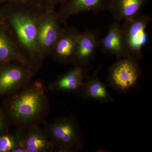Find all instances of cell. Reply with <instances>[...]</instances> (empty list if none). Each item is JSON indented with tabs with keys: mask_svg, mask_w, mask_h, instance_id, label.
I'll use <instances>...</instances> for the list:
<instances>
[{
	"mask_svg": "<svg viewBox=\"0 0 152 152\" xmlns=\"http://www.w3.org/2000/svg\"><path fill=\"white\" fill-rule=\"evenodd\" d=\"M11 125L2 107H0V135L10 132Z\"/></svg>",
	"mask_w": 152,
	"mask_h": 152,
	"instance_id": "18",
	"label": "cell"
},
{
	"mask_svg": "<svg viewBox=\"0 0 152 152\" xmlns=\"http://www.w3.org/2000/svg\"><path fill=\"white\" fill-rule=\"evenodd\" d=\"M8 62L22 63L33 68L13 42L4 34L0 33V62Z\"/></svg>",
	"mask_w": 152,
	"mask_h": 152,
	"instance_id": "16",
	"label": "cell"
},
{
	"mask_svg": "<svg viewBox=\"0 0 152 152\" xmlns=\"http://www.w3.org/2000/svg\"><path fill=\"white\" fill-rule=\"evenodd\" d=\"M10 2H37L38 0H9Z\"/></svg>",
	"mask_w": 152,
	"mask_h": 152,
	"instance_id": "20",
	"label": "cell"
},
{
	"mask_svg": "<svg viewBox=\"0 0 152 152\" xmlns=\"http://www.w3.org/2000/svg\"><path fill=\"white\" fill-rule=\"evenodd\" d=\"M101 67L100 66L94 73L86 76L83 85L75 92L79 97L84 100H95L102 103L114 102L113 97L107 85L99 78L98 73Z\"/></svg>",
	"mask_w": 152,
	"mask_h": 152,
	"instance_id": "10",
	"label": "cell"
},
{
	"mask_svg": "<svg viewBox=\"0 0 152 152\" xmlns=\"http://www.w3.org/2000/svg\"><path fill=\"white\" fill-rule=\"evenodd\" d=\"M24 132L15 129L0 135V152H26L23 142Z\"/></svg>",
	"mask_w": 152,
	"mask_h": 152,
	"instance_id": "17",
	"label": "cell"
},
{
	"mask_svg": "<svg viewBox=\"0 0 152 152\" xmlns=\"http://www.w3.org/2000/svg\"><path fill=\"white\" fill-rule=\"evenodd\" d=\"M23 142L26 152H56L46 134L39 126L24 131Z\"/></svg>",
	"mask_w": 152,
	"mask_h": 152,
	"instance_id": "14",
	"label": "cell"
},
{
	"mask_svg": "<svg viewBox=\"0 0 152 152\" xmlns=\"http://www.w3.org/2000/svg\"><path fill=\"white\" fill-rule=\"evenodd\" d=\"M101 35L99 31L86 28L80 33L77 41V49L72 63L75 66L88 68L99 49Z\"/></svg>",
	"mask_w": 152,
	"mask_h": 152,
	"instance_id": "8",
	"label": "cell"
},
{
	"mask_svg": "<svg viewBox=\"0 0 152 152\" xmlns=\"http://www.w3.org/2000/svg\"><path fill=\"white\" fill-rule=\"evenodd\" d=\"M141 76L139 61L127 56L117 60L110 68L107 82L116 91L125 93L137 85Z\"/></svg>",
	"mask_w": 152,
	"mask_h": 152,
	"instance_id": "5",
	"label": "cell"
},
{
	"mask_svg": "<svg viewBox=\"0 0 152 152\" xmlns=\"http://www.w3.org/2000/svg\"><path fill=\"white\" fill-rule=\"evenodd\" d=\"M99 49L103 53L115 56L117 60L127 57L120 22L115 21L110 24L105 36L101 38Z\"/></svg>",
	"mask_w": 152,
	"mask_h": 152,
	"instance_id": "12",
	"label": "cell"
},
{
	"mask_svg": "<svg viewBox=\"0 0 152 152\" xmlns=\"http://www.w3.org/2000/svg\"><path fill=\"white\" fill-rule=\"evenodd\" d=\"M56 14L54 11L45 12L39 23L38 44L41 58L52 55L63 28Z\"/></svg>",
	"mask_w": 152,
	"mask_h": 152,
	"instance_id": "7",
	"label": "cell"
},
{
	"mask_svg": "<svg viewBox=\"0 0 152 152\" xmlns=\"http://www.w3.org/2000/svg\"><path fill=\"white\" fill-rule=\"evenodd\" d=\"M0 66V98L18 91L33 80L35 70L18 62H4Z\"/></svg>",
	"mask_w": 152,
	"mask_h": 152,
	"instance_id": "6",
	"label": "cell"
},
{
	"mask_svg": "<svg viewBox=\"0 0 152 152\" xmlns=\"http://www.w3.org/2000/svg\"><path fill=\"white\" fill-rule=\"evenodd\" d=\"M80 33L73 28L62 29L52 54L56 62L62 64L72 63Z\"/></svg>",
	"mask_w": 152,
	"mask_h": 152,
	"instance_id": "11",
	"label": "cell"
},
{
	"mask_svg": "<svg viewBox=\"0 0 152 152\" xmlns=\"http://www.w3.org/2000/svg\"><path fill=\"white\" fill-rule=\"evenodd\" d=\"M62 0H38V3L45 12L54 11L56 6Z\"/></svg>",
	"mask_w": 152,
	"mask_h": 152,
	"instance_id": "19",
	"label": "cell"
},
{
	"mask_svg": "<svg viewBox=\"0 0 152 152\" xmlns=\"http://www.w3.org/2000/svg\"><path fill=\"white\" fill-rule=\"evenodd\" d=\"M1 107L11 126L18 129L43 124L50 111L48 88L42 81L33 80L5 96Z\"/></svg>",
	"mask_w": 152,
	"mask_h": 152,
	"instance_id": "1",
	"label": "cell"
},
{
	"mask_svg": "<svg viewBox=\"0 0 152 152\" xmlns=\"http://www.w3.org/2000/svg\"><path fill=\"white\" fill-rule=\"evenodd\" d=\"M43 129L58 152H77L83 149L85 141L77 118L73 115L45 122Z\"/></svg>",
	"mask_w": 152,
	"mask_h": 152,
	"instance_id": "3",
	"label": "cell"
},
{
	"mask_svg": "<svg viewBox=\"0 0 152 152\" xmlns=\"http://www.w3.org/2000/svg\"><path fill=\"white\" fill-rule=\"evenodd\" d=\"M152 20L150 16L140 13L123 21L121 28L127 56L139 61L142 58V50L148 42L147 28Z\"/></svg>",
	"mask_w": 152,
	"mask_h": 152,
	"instance_id": "4",
	"label": "cell"
},
{
	"mask_svg": "<svg viewBox=\"0 0 152 152\" xmlns=\"http://www.w3.org/2000/svg\"><path fill=\"white\" fill-rule=\"evenodd\" d=\"M12 15L10 22L18 40L25 50L24 56L35 69H38L42 59L39 51L38 34L42 15H34L40 7L37 2H10Z\"/></svg>",
	"mask_w": 152,
	"mask_h": 152,
	"instance_id": "2",
	"label": "cell"
},
{
	"mask_svg": "<svg viewBox=\"0 0 152 152\" xmlns=\"http://www.w3.org/2000/svg\"><path fill=\"white\" fill-rule=\"evenodd\" d=\"M148 0H111L108 11L115 21L121 22L140 13Z\"/></svg>",
	"mask_w": 152,
	"mask_h": 152,
	"instance_id": "15",
	"label": "cell"
},
{
	"mask_svg": "<svg viewBox=\"0 0 152 152\" xmlns=\"http://www.w3.org/2000/svg\"><path fill=\"white\" fill-rule=\"evenodd\" d=\"M87 69L88 68L75 66L51 83L48 89L53 92L75 93L83 83L87 75Z\"/></svg>",
	"mask_w": 152,
	"mask_h": 152,
	"instance_id": "13",
	"label": "cell"
},
{
	"mask_svg": "<svg viewBox=\"0 0 152 152\" xmlns=\"http://www.w3.org/2000/svg\"><path fill=\"white\" fill-rule=\"evenodd\" d=\"M111 0H62L56 14L61 23L70 17L83 12L95 14L108 11Z\"/></svg>",
	"mask_w": 152,
	"mask_h": 152,
	"instance_id": "9",
	"label": "cell"
}]
</instances>
